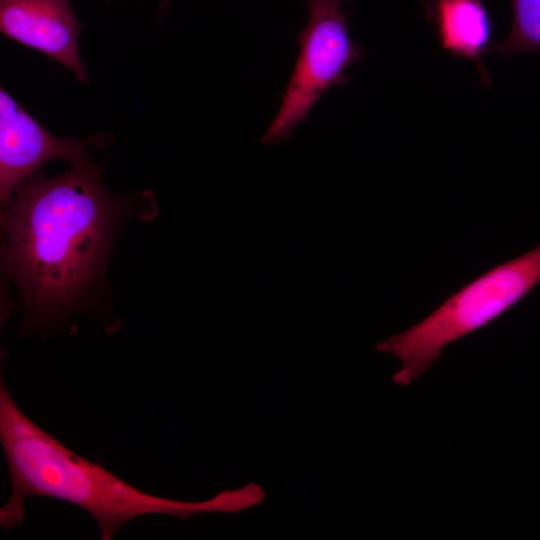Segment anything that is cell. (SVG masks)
Segmentation results:
<instances>
[{
    "mask_svg": "<svg viewBox=\"0 0 540 540\" xmlns=\"http://www.w3.org/2000/svg\"><path fill=\"white\" fill-rule=\"evenodd\" d=\"M2 207V264L20 291L23 329H51L104 278L128 206L105 189L100 167L87 158L54 178L35 172Z\"/></svg>",
    "mask_w": 540,
    "mask_h": 540,
    "instance_id": "6da1fadb",
    "label": "cell"
},
{
    "mask_svg": "<svg viewBox=\"0 0 540 540\" xmlns=\"http://www.w3.org/2000/svg\"><path fill=\"white\" fill-rule=\"evenodd\" d=\"M0 441L11 482L9 501L0 508V526L13 529L25 516L24 500L48 497L82 508L97 521L100 538L110 540L131 520L170 515L189 520L209 513L234 514L258 506L263 487L248 482L201 501L155 496L119 478L102 465L71 451L32 421L0 379Z\"/></svg>",
    "mask_w": 540,
    "mask_h": 540,
    "instance_id": "7a4b0ae2",
    "label": "cell"
},
{
    "mask_svg": "<svg viewBox=\"0 0 540 540\" xmlns=\"http://www.w3.org/2000/svg\"><path fill=\"white\" fill-rule=\"evenodd\" d=\"M539 283L540 243L476 277L419 323L379 341L375 349L400 360L393 381L409 385L431 367L446 346L487 326Z\"/></svg>",
    "mask_w": 540,
    "mask_h": 540,
    "instance_id": "3957f363",
    "label": "cell"
},
{
    "mask_svg": "<svg viewBox=\"0 0 540 540\" xmlns=\"http://www.w3.org/2000/svg\"><path fill=\"white\" fill-rule=\"evenodd\" d=\"M308 9V21L297 37L300 49L293 72L279 110L261 138L263 144L287 140L331 87L349 83L346 70L362 57L340 4H313Z\"/></svg>",
    "mask_w": 540,
    "mask_h": 540,
    "instance_id": "277c9868",
    "label": "cell"
},
{
    "mask_svg": "<svg viewBox=\"0 0 540 540\" xmlns=\"http://www.w3.org/2000/svg\"><path fill=\"white\" fill-rule=\"evenodd\" d=\"M97 136L76 140L53 135L27 113L4 88L0 89V198L4 206L17 187L52 159L70 164L86 160V148L103 147Z\"/></svg>",
    "mask_w": 540,
    "mask_h": 540,
    "instance_id": "5b68a950",
    "label": "cell"
},
{
    "mask_svg": "<svg viewBox=\"0 0 540 540\" xmlns=\"http://www.w3.org/2000/svg\"><path fill=\"white\" fill-rule=\"evenodd\" d=\"M81 28L71 0H0V30L5 36L58 61L85 81L78 49Z\"/></svg>",
    "mask_w": 540,
    "mask_h": 540,
    "instance_id": "8992f818",
    "label": "cell"
},
{
    "mask_svg": "<svg viewBox=\"0 0 540 540\" xmlns=\"http://www.w3.org/2000/svg\"><path fill=\"white\" fill-rule=\"evenodd\" d=\"M442 47L454 58L472 61L490 86L482 57L490 50L492 21L481 0H438L430 19Z\"/></svg>",
    "mask_w": 540,
    "mask_h": 540,
    "instance_id": "52a82bcc",
    "label": "cell"
},
{
    "mask_svg": "<svg viewBox=\"0 0 540 540\" xmlns=\"http://www.w3.org/2000/svg\"><path fill=\"white\" fill-rule=\"evenodd\" d=\"M513 22L510 33L490 51L503 57L540 52V0H511Z\"/></svg>",
    "mask_w": 540,
    "mask_h": 540,
    "instance_id": "ba28073f",
    "label": "cell"
},
{
    "mask_svg": "<svg viewBox=\"0 0 540 540\" xmlns=\"http://www.w3.org/2000/svg\"><path fill=\"white\" fill-rule=\"evenodd\" d=\"M307 5H313V4H340L344 2V0H304Z\"/></svg>",
    "mask_w": 540,
    "mask_h": 540,
    "instance_id": "9c48e42d",
    "label": "cell"
},
{
    "mask_svg": "<svg viewBox=\"0 0 540 540\" xmlns=\"http://www.w3.org/2000/svg\"><path fill=\"white\" fill-rule=\"evenodd\" d=\"M437 1L438 0H426L425 1V13H426L428 19H430L433 8H434L435 3Z\"/></svg>",
    "mask_w": 540,
    "mask_h": 540,
    "instance_id": "30bf717a",
    "label": "cell"
},
{
    "mask_svg": "<svg viewBox=\"0 0 540 540\" xmlns=\"http://www.w3.org/2000/svg\"><path fill=\"white\" fill-rule=\"evenodd\" d=\"M167 1H168V0H164L162 5H164V3H166Z\"/></svg>",
    "mask_w": 540,
    "mask_h": 540,
    "instance_id": "8fae6325",
    "label": "cell"
}]
</instances>
